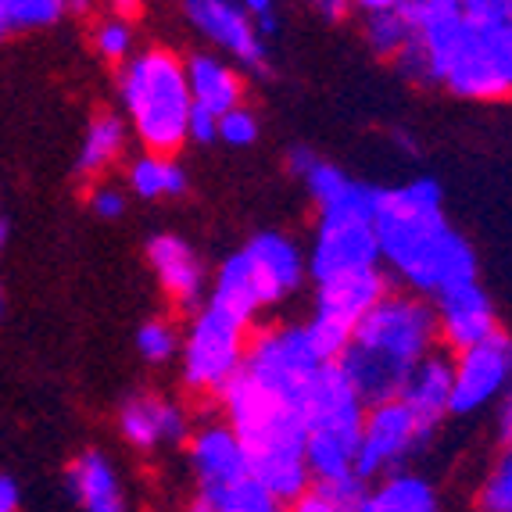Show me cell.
I'll return each instance as SVG.
<instances>
[{
	"instance_id": "obj_17",
	"label": "cell",
	"mask_w": 512,
	"mask_h": 512,
	"mask_svg": "<svg viewBox=\"0 0 512 512\" xmlns=\"http://www.w3.org/2000/svg\"><path fill=\"white\" fill-rule=\"evenodd\" d=\"M119 430L133 448L154 452L162 444H183L190 437V419L180 402L165 394H133L119 409Z\"/></svg>"
},
{
	"instance_id": "obj_2",
	"label": "cell",
	"mask_w": 512,
	"mask_h": 512,
	"mask_svg": "<svg viewBox=\"0 0 512 512\" xmlns=\"http://www.w3.org/2000/svg\"><path fill=\"white\" fill-rule=\"evenodd\" d=\"M222 409V423L237 434L248 455L251 477L273 495L280 509L301 498L312 487L305 466V419L301 402L273 387L258 384L248 373L233 376V384L215 398Z\"/></svg>"
},
{
	"instance_id": "obj_14",
	"label": "cell",
	"mask_w": 512,
	"mask_h": 512,
	"mask_svg": "<svg viewBox=\"0 0 512 512\" xmlns=\"http://www.w3.org/2000/svg\"><path fill=\"white\" fill-rule=\"evenodd\" d=\"M441 86L462 101H505V97H512L509 79L498 65L491 43L477 29L466 26V18H462V33L441 69Z\"/></svg>"
},
{
	"instance_id": "obj_24",
	"label": "cell",
	"mask_w": 512,
	"mask_h": 512,
	"mask_svg": "<svg viewBox=\"0 0 512 512\" xmlns=\"http://www.w3.org/2000/svg\"><path fill=\"white\" fill-rule=\"evenodd\" d=\"M129 190L144 201H165V197H183L190 190V176L180 158L169 154H140L129 165Z\"/></svg>"
},
{
	"instance_id": "obj_39",
	"label": "cell",
	"mask_w": 512,
	"mask_h": 512,
	"mask_svg": "<svg viewBox=\"0 0 512 512\" xmlns=\"http://www.w3.org/2000/svg\"><path fill=\"white\" fill-rule=\"evenodd\" d=\"M391 137H394V144L402 147V151H409V154H419V147H416V140H412V133H409V129H394Z\"/></svg>"
},
{
	"instance_id": "obj_6",
	"label": "cell",
	"mask_w": 512,
	"mask_h": 512,
	"mask_svg": "<svg viewBox=\"0 0 512 512\" xmlns=\"http://www.w3.org/2000/svg\"><path fill=\"white\" fill-rule=\"evenodd\" d=\"M376 190L355 180L337 197L316 205V230L305 251L308 280L323 283L333 276L380 269V244H376Z\"/></svg>"
},
{
	"instance_id": "obj_31",
	"label": "cell",
	"mask_w": 512,
	"mask_h": 512,
	"mask_svg": "<svg viewBox=\"0 0 512 512\" xmlns=\"http://www.w3.org/2000/svg\"><path fill=\"white\" fill-rule=\"evenodd\" d=\"M258 137H262V122H258V115L248 108V104H240V108L226 111V115L219 119V144L251 147Z\"/></svg>"
},
{
	"instance_id": "obj_32",
	"label": "cell",
	"mask_w": 512,
	"mask_h": 512,
	"mask_svg": "<svg viewBox=\"0 0 512 512\" xmlns=\"http://www.w3.org/2000/svg\"><path fill=\"white\" fill-rule=\"evenodd\" d=\"M240 4H244L251 26H255V33L262 36L265 43H273L276 36L283 33V11L276 0H240Z\"/></svg>"
},
{
	"instance_id": "obj_13",
	"label": "cell",
	"mask_w": 512,
	"mask_h": 512,
	"mask_svg": "<svg viewBox=\"0 0 512 512\" xmlns=\"http://www.w3.org/2000/svg\"><path fill=\"white\" fill-rule=\"evenodd\" d=\"M147 265H151L154 280H158L172 308L194 316L197 308L208 301L212 273H208L205 258L197 255L194 244L183 240L180 233H154L147 240Z\"/></svg>"
},
{
	"instance_id": "obj_44",
	"label": "cell",
	"mask_w": 512,
	"mask_h": 512,
	"mask_svg": "<svg viewBox=\"0 0 512 512\" xmlns=\"http://www.w3.org/2000/svg\"><path fill=\"white\" fill-rule=\"evenodd\" d=\"M276 512H283V509H276Z\"/></svg>"
},
{
	"instance_id": "obj_30",
	"label": "cell",
	"mask_w": 512,
	"mask_h": 512,
	"mask_svg": "<svg viewBox=\"0 0 512 512\" xmlns=\"http://www.w3.org/2000/svg\"><path fill=\"white\" fill-rule=\"evenodd\" d=\"M0 11H4L8 29H43L54 26L69 11V4H61V0H0Z\"/></svg>"
},
{
	"instance_id": "obj_25",
	"label": "cell",
	"mask_w": 512,
	"mask_h": 512,
	"mask_svg": "<svg viewBox=\"0 0 512 512\" xmlns=\"http://www.w3.org/2000/svg\"><path fill=\"white\" fill-rule=\"evenodd\" d=\"M122 147H126V119L104 111V115H97L86 126L83 147H79V158H76V172L79 176H97V172H104L119 158Z\"/></svg>"
},
{
	"instance_id": "obj_37",
	"label": "cell",
	"mask_w": 512,
	"mask_h": 512,
	"mask_svg": "<svg viewBox=\"0 0 512 512\" xmlns=\"http://www.w3.org/2000/svg\"><path fill=\"white\" fill-rule=\"evenodd\" d=\"M312 11L319 18H326V22H348V18H355V4H344V0H319V4H312Z\"/></svg>"
},
{
	"instance_id": "obj_28",
	"label": "cell",
	"mask_w": 512,
	"mask_h": 512,
	"mask_svg": "<svg viewBox=\"0 0 512 512\" xmlns=\"http://www.w3.org/2000/svg\"><path fill=\"white\" fill-rule=\"evenodd\" d=\"M129 8H115V15L104 18L101 26L94 29V47L97 54H101L104 61H111V65H126L129 58H133V40H137V33H133V22L126 18Z\"/></svg>"
},
{
	"instance_id": "obj_33",
	"label": "cell",
	"mask_w": 512,
	"mask_h": 512,
	"mask_svg": "<svg viewBox=\"0 0 512 512\" xmlns=\"http://www.w3.org/2000/svg\"><path fill=\"white\" fill-rule=\"evenodd\" d=\"M283 512H359V509H351V505H341L337 498H330L326 491H319V487H308L305 495L294 498L291 505Z\"/></svg>"
},
{
	"instance_id": "obj_9",
	"label": "cell",
	"mask_w": 512,
	"mask_h": 512,
	"mask_svg": "<svg viewBox=\"0 0 512 512\" xmlns=\"http://www.w3.org/2000/svg\"><path fill=\"white\" fill-rule=\"evenodd\" d=\"M323 366L326 362L319 359V351L312 344V337H308L305 323H273L251 333L248 359H244L240 373H248L258 384L273 387V391L301 402L305 384Z\"/></svg>"
},
{
	"instance_id": "obj_20",
	"label": "cell",
	"mask_w": 512,
	"mask_h": 512,
	"mask_svg": "<svg viewBox=\"0 0 512 512\" xmlns=\"http://www.w3.org/2000/svg\"><path fill=\"white\" fill-rule=\"evenodd\" d=\"M65 484L83 512H129L126 487H122L111 459L97 448H90L72 462Z\"/></svg>"
},
{
	"instance_id": "obj_8",
	"label": "cell",
	"mask_w": 512,
	"mask_h": 512,
	"mask_svg": "<svg viewBox=\"0 0 512 512\" xmlns=\"http://www.w3.org/2000/svg\"><path fill=\"white\" fill-rule=\"evenodd\" d=\"M437 441V430L419 423L398 398L380 405H366L362 419L359 452H355V473L366 484L387 477V473L412 470V462L430 452Z\"/></svg>"
},
{
	"instance_id": "obj_36",
	"label": "cell",
	"mask_w": 512,
	"mask_h": 512,
	"mask_svg": "<svg viewBox=\"0 0 512 512\" xmlns=\"http://www.w3.org/2000/svg\"><path fill=\"white\" fill-rule=\"evenodd\" d=\"M495 434L498 444H512V384L502 394V402L495 405Z\"/></svg>"
},
{
	"instance_id": "obj_29",
	"label": "cell",
	"mask_w": 512,
	"mask_h": 512,
	"mask_svg": "<svg viewBox=\"0 0 512 512\" xmlns=\"http://www.w3.org/2000/svg\"><path fill=\"white\" fill-rule=\"evenodd\" d=\"M180 341H183V333L176 330V323H169V319H147L137 330L140 359H147L151 366H165V362L176 359V355H180Z\"/></svg>"
},
{
	"instance_id": "obj_40",
	"label": "cell",
	"mask_w": 512,
	"mask_h": 512,
	"mask_svg": "<svg viewBox=\"0 0 512 512\" xmlns=\"http://www.w3.org/2000/svg\"><path fill=\"white\" fill-rule=\"evenodd\" d=\"M8 237H11V226H8V219H0V251H4V244H8Z\"/></svg>"
},
{
	"instance_id": "obj_43",
	"label": "cell",
	"mask_w": 512,
	"mask_h": 512,
	"mask_svg": "<svg viewBox=\"0 0 512 512\" xmlns=\"http://www.w3.org/2000/svg\"><path fill=\"white\" fill-rule=\"evenodd\" d=\"M0 312H4V287H0Z\"/></svg>"
},
{
	"instance_id": "obj_42",
	"label": "cell",
	"mask_w": 512,
	"mask_h": 512,
	"mask_svg": "<svg viewBox=\"0 0 512 512\" xmlns=\"http://www.w3.org/2000/svg\"><path fill=\"white\" fill-rule=\"evenodd\" d=\"M8 33V22H4V11H0V36Z\"/></svg>"
},
{
	"instance_id": "obj_18",
	"label": "cell",
	"mask_w": 512,
	"mask_h": 512,
	"mask_svg": "<svg viewBox=\"0 0 512 512\" xmlns=\"http://www.w3.org/2000/svg\"><path fill=\"white\" fill-rule=\"evenodd\" d=\"M187 69V86L194 108L208 111L215 119H222L226 111L244 104V72L237 65H230L226 58H219L215 51H194L183 58Z\"/></svg>"
},
{
	"instance_id": "obj_5",
	"label": "cell",
	"mask_w": 512,
	"mask_h": 512,
	"mask_svg": "<svg viewBox=\"0 0 512 512\" xmlns=\"http://www.w3.org/2000/svg\"><path fill=\"white\" fill-rule=\"evenodd\" d=\"M301 419H305V466L312 484H330L355 473V452H359L362 402L348 376L337 362H326L301 391Z\"/></svg>"
},
{
	"instance_id": "obj_21",
	"label": "cell",
	"mask_w": 512,
	"mask_h": 512,
	"mask_svg": "<svg viewBox=\"0 0 512 512\" xmlns=\"http://www.w3.org/2000/svg\"><path fill=\"white\" fill-rule=\"evenodd\" d=\"M359 512H444L441 491L419 470H398L366 487Z\"/></svg>"
},
{
	"instance_id": "obj_3",
	"label": "cell",
	"mask_w": 512,
	"mask_h": 512,
	"mask_svg": "<svg viewBox=\"0 0 512 512\" xmlns=\"http://www.w3.org/2000/svg\"><path fill=\"white\" fill-rule=\"evenodd\" d=\"M441 348L437 316L427 298L409 291H391L355 326L348 348L341 351V373L366 405L398 398L419 362Z\"/></svg>"
},
{
	"instance_id": "obj_23",
	"label": "cell",
	"mask_w": 512,
	"mask_h": 512,
	"mask_svg": "<svg viewBox=\"0 0 512 512\" xmlns=\"http://www.w3.org/2000/svg\"><path fill=\"white\" fill-rule=\"evenodd\" d=\"M462 18L491 43L512 90V0H462Z\"/></svg>"
},
{
	"instance_id": "obj_22",
	"label": "cell",
	"mask_w": 512,
	"mask_h": 512,
	"mask_svg": "<svg viewBox=\"0 0 512 512\" xmlns=\"http://www.w3.org/2000/svg\"><path fill=\"white\" fill-rule=\"evenodd\" d=\"M355 22H359L366 47L384 61H394L412 40L405 0H362L355 4Z\"/></svg>"
},
{
	"instance_id": "obj_41",
	"label": "cell",
	"mask_w": 512,
	"mask_h": 512,
	"mask_svg": "<svg viewBox=\"0 0 512 512\" xmlns=\"http://www.w3.org/2000/svg\"><path fill=\"white\" fill-rule=\"evenodd\" d=\"M183 512H212V509H208V505L201 502V498H194V502H190V505H187V509H183Z\"/></svg>"
},
{
	"instance_id": "obj_12",
	"label": "cell",
	"mask_w": 512,
	"mask_h": 512,
	"mask_svg": "<svg viewBox=\"0 0 512 512\" xmlns=\"http://www.w3.org/2000/svg\"><path fill=\"white\" fill-rule=\"evenodd\" d=\"M240 258H244V269L251 276V287H255V298L262 305V312L291 301L308 283L305 248H301L298 240L287 237V233H276V230L255 233L240 248Z\"/></svg>"
},
{
	"instance_id": "obj_16",
	"label": "cell",
	"mask_w": 512,
	"mask_h": 512,
	"mask_svg": "<svg viewBox=\"0 0 512 512\" xmlns=\"http://www.w3.org/2000/svg\"><path fill=\"white\" fill-rule=\"evenodd\" d=\"M187 455H190V470H194V480H197V495L251 477L248 455L240 448L237 434H233L222 419H208V423H201L197 430H190Z\"/></svg>"
},
{
	"instance_id": "obj_15",
	"label": "cell",
	"mask_w": 512,
	"mask_h": 512,
	"mask_svg": "<svg viewBox=\"0 0 512 512\" xmlns=\"http://www.w3.org/2000/svg\"><path fill=\"white\" fill-rule=\"evenodd\" d=\"M430 305H434L437 316V337H441L448 355H459V351L487 341L498 330L495 301H491V294L484 291L480 280L448 287Z\"/></svg>"
},
{
	"instance_id": "obj_27",
	"label": "cell",
	"mask_w": 512,
	"mask_h": 512,
	"mask_svg": "<svg viewBox=\"0 0 512 512\" xmlns=\"http://www.w3.org/2000/svg\"><path fill=\"white\" fill-rule=\"evenodd\" d=\"M477 512H512V444H502L473 498Z\"/></svg>"
},
{
	"instance_id": "obj_7",
	"label": "cell",
	"mask_w": 512,
	"mask_h": 512,
	"mask_svg": "<svg viewBox=\"0 0 512 512\" xmlns=\"http://www.w3.org/2000/svg\"><path fill=\"white\" fill-rule=\"evenodd\" d=\"M255 326L240 323L230 312L201 305L190 316V326L180 341V376L183 387L201 398H219L240 376Z\"/></svg>"
},
{
	"instance_id": "obj_34",
	"label": "cell",
	"mask_w": 512,
	"mask_h": 512,
	"mask_svg": "<svg viewBox=\"0 0 512 512\" xmlns=\"http://www.w3.org/2000/svg\"><path fill=\"white\" fill-rule=\"evenodd\" d=\"M187 144H219V119L208 115V111L194 108L190 111V126H187Z\"/></svg>"
},
{
	"instance_id": "obj_35",
	"label": "cell",
	"mask_w": 512,
	"mask_h": 512,
	"mask_svg": "<svg viewBox=\"0 0 512 512\" xmlns=\"http://www.w3.org/2000/svg\"><path fill=\"white\" fill-rule=\"evenodd\" d=\"M90 205L101 219H119L126 212V194H119L115 187H97L94 197H90Z\"/></svg>"
},
{
	"instance_id": "obj_1",
	"label": "cell",
	"mask_w": 512,
	"mask_h": 512,
	"mask_svg": "<svg viewBox=\"0 0 512 512\" xmlns=\"http://www.w3.org/2000/svg\"><path fill=\"white\" fill-rule=\"evenodd\" d=\"M376 244L391 287L434 301L448 287L480 280L477 251L444 212L441 183L416 176L376 190Z\"/></svg>"
},
{
	"instance_id": "obj_38",
	"label": "cell",
	"mask_w": 512,
	"mask_h": 512,
	"mask_svg": "<svg viewBox=\"0 0 512 512\" xmlns=\"http://www.w3.org/2000/svg\"><path fill=\"white\" fill-rule=\"evenodd\" d=\"M18 505H22L18 484L8 477V473H0V512H18Z\"/></svg>"
},
{
	"instance_id": "obj_4",
	"label": "cell",
	"mask_w": 512,
	"mask_h": 512,
	"mask_svg": "<svg viewBox=\"0 0 512 512\" xmlns=\"http://www.w3.org/2000/svg\"><path fill=\"white\" fill-rule=\"evenodd\" d=\"M119 101L129 129L144 144V154H176L187 147L190 86L183 58L169 47H147L119 69Z\"/></svg>"
},
{
	"instance_id": "obj_26",
	"label": "cell",
	"mask_w": 512,
	"mask_h": 512,
	"mask_svg": "<svg viewBox=\"0 0 512 512\" xmlns=\"http://www.w3.org/2000/svg\"><path fill=\"white\" fill-rule=\"evenodd\" d=\"M197 498L212 512H276L280 509V505L273 502V495H269L255 477L215 487V491H205V495H197Z\"/></svg>"
},
{
	"instance_id": "obj_10",
	"label": "cell",
	"mask_w": 512,
	"mask_h": 512,
	"mask_svg": "<svg viewBox=\"0 0 512 512\" xmlns=\"http://www.w3.org/2000/svg\"><path fill=\"white\" fill-rule=\"evenodd\" d=\"M180 11L187 26L240 72H251V76L273 72V47L255 33L240 0H187Z\"/></svg>"
},
{
	"instance_id": "obj_11",
	"label": "cell",
	"mask_w": 512,
	"mask_h": 512,
	"mask_svg": "<svg viewBox=\"0 0 512 512\" xmlns=\"http://www.w3.org/2000/svg\"><path fill=\"white\" fill-rule=\"evenodd\" d=\"M512 384V333L498 326L487 341L452 355V416H477L502 402Z\"/></svg>"
},
{
	"instance_id": "obj_19",
	"label": "cell",
	"mask_w": 512,
	"mask_h": 512,
	"mask_svg": "<svg viewBox=\"0 0 512 512\" xmlns=\"http://www.w3.org/2000/svg\"><path fill=\"white\" fill-rule=\"evenodd\" d=\"M398 402L427 427L441 430V423L452 416V355L437 348L434 355L419 362L405 380Z\"/></svg>"
}]
</instances>
